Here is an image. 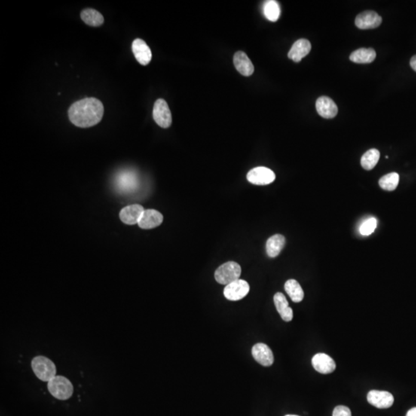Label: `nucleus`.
Here are the masks:
<instances>
[{
  "mask_svg": "<svg viewBox=\"0 0 416 416\" xmlns=\"http://www.w3.org/2000/svg\"><path fill=\"white\" fill-rule=\"evenodd\" d=\"M274 302L276 309L285 322H291L293 319V310L289 307L286 297L280 292L274 295Z\"/></svg>",
  "mask_w": 416,
  "mask_h": 416,
  "instance_id": "a211bd4d",
  "label": "nucleus"
},
{
  "mask_svg": "<svg viewBox=\"0 0 416 416\" xmlns=\"http://www.w3.org/2000/svg\"><path fill=\"white\" fill-rule=\"evenodd\" d=\"M241 274V267L234 261H229L220 266L215 271V277L221 285H227L238 280Z\"/></svg>",
  "mask_w": 416,
  "mask_h": 416,
  "instance_id": "20e7f679",
  "label": "nucleus"
},
{
  "mask_svg": "<svg viewBox=\"0 0 416 416\" xmlns=\"http://www.w3.org/2000/svg\"><path fill=\"white\" fill-rule=\"evenodd\" d=\"M379 158V151L376 149H371L362 156L361 164L365 170H371L376 166Z\"/></svg>",
  "mask_w": 416,
  "mask_h": 416,
  "instance_id": "393cba45",
  "label": "nucleus"
},
{
  "mask_svg": "<svg viewBox=\"0 0 416 416\" xmlns=\"http://www.w3.org/2000/svg\"><path fill=\"white\" fill-rule=\"evenodd\" d=\"M104 108L102 102L96 98L80 99L71 105L68 114L70 120L81 128L91 127L102 120Z\"/></svg>",
  "mask_w": 416,
  "mask_h": 416,
  "instance_id": "f257e3e1",
  "label": "nucleus"
},
{
  "mask_svg": "<svg viewBox=\"0 0 416 416\" xmlns=\"http://www.w3.org/2000/svg\"><path fill=\"white\" fill-rule=\"evenodd\" d=\"M275 178V174L264 166L255 167L247 175L248 181L255 185H267L274 182Z\"/></svg>",
  "mask_w": 416,
  "mask_h": 416,
  "instance_id": "423d86ee",
  "label": "nucleus"
},
{
  "mask_svg": "<svg viewBox=\"0 0 416 416\" xmlns=\"http://www.w3.org/2000/svg\"><path fill=\"white\" fill-rule=\"evenodd\" d=\"M163 220V215L160 212L154 209H148L144 211L138 225L143 229L155 228L162 224Z\"/></svg>",
  "mask_w": 416,
  "mask_h": 416,
  "instance_id": "2eb2a0df",
  "label": "nucleus"
},
{
  "mask_svg": "<svg viewBox=\"0 0 416 416\" xmlns=\"http://www.w3.org/2000/svg\"><path fill=\"white\" fill-rule=\"evenodd\" d=\"M250 291L249 284L246 281L238 279L226 285L224 297L229 301H239L247 296Z\"/></svg>",
  "mask_w": 416,
  "mask_h": 416,
  "instance_id": "0eeeda50",
  "label": "nucleus"
},
{
  "mask_svg": "<svg viewBox=\"0 0 416 416\" xmlns=\"http://www.w3.org/2000/svg\"><path fill=\"white\" fill-rule=\"evenodd\" d=\"M285 245V238L282 234L270 237L266 243V252L270 258H275L282 252Z\"/></svg>",
  "mask_w": 416,
  "mask_h": 416,
  "instance_id": "6ab92c4d",
  "label": "nucleus"
},
{
  "mask_svg": "<svg viewBox=\"0 0 416 416\" xmlns=\"http://www.w3.org/2000/svg\"><path fill=\"white\" fill-rule=\"evenodd\" d=\"M144 208L141 205L133 204L123 208L120 213V220L124 224L128 225H133L138 224L143 213Z\"/></svg>",
  "mask_w": 416,
  "mask_h": 416,
  "instance_id": "4468645a",
  "label": "nucleus"
},
{
  "mask_svg": "<svg viewBox=\"0 0 416 416\" xmlns=\"http://www.w3.org/2000/svg\"><path fill=\"white\" fill-rule=\"evenodd\" d=\"M410 66L416 72V55L411 57V60H410Z\"/></svg>",
  "mask_w": 416,
  "mask_h": 416,
  "instance_id": "c85d7f7f",
  "label": "nucleus"
},
{
  "mask_svg": "<svg viewBox=\"0 0 416 416\" xmlns=\"http://www.w3.org/2000/svg\"><path fill=\"white\" fill-rule=\"evenodd\" d=\"M80 16H81L82 20L86 24L90 26H94V27L101 26L104 22V18L102 15L99 13L97 10H93V9L83 10L81 12Z\"/></svg>",
  "mask_w": 416,
  "mask_h": 416,
  "instance_id": "4be33fe9",
  "label": "nucleus"
},
{
  "mask_svg": "<svg viewBox=\"0 0 416 416\" xmlns=\"http://www.w3.org/2000/svg\"><path fill=\"white\" fill-rule=\"evenodd\" d=\"M154 121L162 128H168L172 123V115L168 104L163 99H158L153 110Z\"/></svg>",
  "mask_w": 416,
  "mask_h": 416,
  "instance_id": "39448f33",
  "label": "nucleus"
},
{
  "mask_svg": "<svg viewBox=\"0 0 416 416\" xmlns=\"http://www.w3.org/2000/svg\"><path fill=\"white\" fill-rule=\"evenodd\" d=\"M377 227V220L375 218H369L366 220L360 227V233L362 235L368 236L372 234Z\"/></svg>",
  "mask_w": 416,
  "mask_h": 416,
  "instance_id": "bb28decb",
  "label": "nucleus"
},
{
  "mask_svg": "<svg viewBox=\"0 0 416 416\" xmlns=\"http://www.w3.org/2000/svg\"><path fill=\"white\" fill-rule=\"evenodd\" d=\"M252 356L256 362L263 366H270L274 363V355L272 351L267 344L258 343L252 348Z\"/></svg>",
  "mask_w": 416,
  "mask_h": 416,
  "instance_id": "f8f14e48",
  "label": "nucleus"
},
{
  "mask_svg": "<svg viewBox=\"0 0 416 416\" xmlns=\"http://www.w3.org/2000/svg\"><path fill=\"white\" fill-rule=\"evenodd\" d=\"M316 110L318 114L325 119L334 118L338 114V107L331 98L323 96L316 101Z\"/></svg>",
  "mask_w": 416,
  "mask_h": 416,
  "instance_id": "9b49d317",
  "label": "nucleus"
},
{
  "mask_svg": "<svg viewBox=\"0 0 416 416\" xmlns=\"http://www.w3.org/2000/svg\"><path fill=\"white\" fill-rule=\"evenodd\" d=\"M406 416H416V407L415 408H412L411 409H410L409 411L407 412Z\"/></svg>",
  "mask_w": 416,
  "mask_h": 416,
  "instance_id": "c756f323",
  "label": "nucleus"
},
{
  "mask_svg": "<svg viewBox=\"0 0 416 416\" xmlns=\"http://www.w3.org/2000/svg\"><path fill=\"white\" fill-rule=\"evenodd\" d=\"M376 58V53L372 48H361L350 55V60L356 63H371Z\"/></svg>",
  "mask_w": 416,
  "mask_h": 416,
  "instance_id": "aec40b11",
  "label": "nucleus"
},
{
  "mask_svg": "<svg viewBox=\"0 0 416 416\" xmlns=\"http://www.w3.org/2000/svg\"><path fill=\"white\" fill-rule=\"evenodd\" d=\"M399 175L395 172L388 174L379 180L380 187L385 191H392L399 185Z\"/></svg>",
  "mask_w": 416,
  "mask_h": 416,
  "instance_id": "a878e982",
  "label": "nucleus"
},
{
  "mask_svg": "<svg viewBox=\"0 0 416 416\" xmlns=\"http://www.w3.org/2000/svg\"><path fill=\"white\" fill-rule=\"evenodd\" d=\"M383 18L374 11H365L356 16V25L360 29H374L378 27Z\"/></svg>",
  "mask_w": 416,
  "mask_h": 416,
  "instance_id": "1a4fd4ad",
  "label": "nucleus"
},
{
  "mask_svg": "<svg viewBox=\"0 0 416 416\" xmlns=\"http://www.w3.org/2000/svg\"><path fill=\"white\" fill-rule=\"evenodd\" d=\"M285 416H298V415H295V414H287Z\"/></svg>",
  "mask_w": 416,
  "mask_h": 416,
  "instance_id": "7c9ffc66",
  "label": "nucleus"
},
{
  "mask_svg": "<svg viewBox=\"0 0 416 416\" xmlns=\"http://www.w3.org/2000/svg\"><path fill=\"white\" fill-rule=\"evenodd\" d=\"M49 392L59 400H67L74 393V386L66 377L56 375L47 385Z\"/></svg>",
  "mask_w": 416,
  "mask_h": 416,
  "instance_id": "7ed1b4c3",
  "label": "nucleus"
},
{
  "mask_svg": "<svg viewBox=\"0 0 416 416\" xmlns=\"http://www.w3.org/2000/svg\"><path fill=\"white\" fill-rule=\"evenodd\" d=\"M310 50L311 45L310 42L305 39H300L291 47L288 56L289 59H292L294 62H298L310 53Z\"/></svg>",
  "mask_w": 416,
  "mask_h": 416,
  "instance_id": "dca6fc26",
  "label": "nucleus"
},
{
  "mask_svg": "<svg viewBox=\"0 0 416 416\" xmlns=\"http://www.w3.org/2000/svg\"><path fill=\"white\" fill-rule=\"evenodd\" d=\"M132 51L140 64L148 65L152 59V52L144 40L136 39L132 44Z\"/></svg>",
  "mask_w": 416,
  "mask_h": 416,
  "instance_id": "9d476101",
  "label": "nucleus"
},
{
  "mask_svg": "<svg viewBox=\"0 0 416 416\" xmlns=\"http://www.w3.org/2000/svg\"><path fill=\"white\" fill-rule=\"evenodd\" d=\"M135 185V180L133 175L128 172L123 174H119L116 181L117 189L120 193H127L131 191Z\"/></svg>",
  "mask_w": 416,
  "mask_h": 416,
  "instance_id": "5701e85b",
  "label": "nucleus"
},
{
  "mask_svg": "<svg viewBox=\"0 0 416 416\" xmlns=\"http://www.w3.org/2000/svg\"><path fill=\"white\" fill-rule=\"evenodd\" d=\"M31 365L36 376L41 381L49 383L56 376V365L45 356L34 357Z\"/></svg>",
  "mask_w": 416,
  "mask_h": 416,
  "instance_id": "f03ea898",
  "label": "nucleus"
},
{
  "mask_svg": "<svg viewBox=\"0 0 416 416\" xmlns=\"http://www.w3.org/2000/svg\"><path fill=\"white\" fill-rule=\"evenodd\" d=\"M263 13L266 19L270 22H276L281 15V8L279 3L274 0L266 1L263 6Z\"/></svg>",
  "mask_w": 416,
  "mask_h": 416,
  "instance_id": "b1692460",
  "label": "nucleus"
},
{
  "mask_svg": "<svg viewBox=\"0 0 416 416\" xmlns=\"http://www.w3.org/2000/svg\"><path fill=\"white\" fill-rule=\"evenodd\" d=\"M368 403L378 408H390L394 403L393 395L386 391L371 390L367 395Z\"/></svg>",
  "mask_w": 416,
  "mask_h": 416,
  "instance_id": "6e6552de",
  "label": "nucleus"
},
{
  "mask_svg": "<svg viewBox=\"0 0 416 416\" xmlns=\"http://www.w3.org/2000/svg\"><path fill=\"white\" fill-rule=\"evenodd\" d=\"M234 64L236 70L241 75L249 77L252 75L255 71L253 63L251 59L247 56L246 53L242 51H238L234 54Z\"/></svg>",
  "mask_w": 416,
  "mask_h": 416,
  "instance_id": "f3484780",
  "label": "nucleus"
},
{
  "mask_svg": "<svg viewBox=\"0 0 416 416\" xmlns=\"http://www.w3.org/2000/svg\"><path fill=\"white\" fill-rule=\"evenodd\" d=\"M312 365L321 374L332 373L336 368V364L329 356L325 353H319L312 358Z\"/></svg>",
  "mask_w": 416,
  "mask_h": 416,
  "instance_id": "ddd939ff",
  "label": "nucleus"
},
{
  "mask_svg": "<svg viewBox=\"0 0 416 416\" xmlns=\"http://www.w3.org/2000/svg\"><path fill=\"white\" fill-rule=\"evenodd\" d=\"M332 416H352V412L347 406L338 405L333 411Z\"/></svg>",
  "mask_w": 416,
  "mask_h": 416,
  "instance_id": "cd10ccee",
  "label": "nucleus"
},
{
  "mask_svg": "<svg viewBox=\"0 0 416 416\" xmlns=\"http://www.w3.org/2000/svg\"><path fill=\"white\" fill-rule=\"evenodd\" d=\"M285 289L294 302H301L304 298V291L296 280L290 279L287 281L285 285Z\"/></svg>",
  "mask_w": 416,
  "mask_h": 416,
  "instance_id": "412c9836",
  "label": "nucleus"
}]
</instances>
